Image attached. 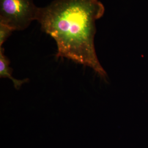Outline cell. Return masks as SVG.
<instances>
[{"instance_id":"cell-1","label":"cell","mask_w":148,"mask_h":148,"mask_svg":"<svg viewBox=\"0 0 148 148\" xmlns=\"http://www.w3.org/2000/svg\"><path fill=\"white\" fill-rule=\"evenodd\" d=\"M104 12L100 0H54L38 8L36 21L55 40L57 58L88 66L105 77L106 73L97 57L94 42L96 21Z\"/></svg>"},{"instance_id":"cell-2","label":"cell","mask_w":148,"mask_h":148,"mask_svg":"<svg viewBox=\"0 0 148 148\" xmlns=\"http://www.w3.org/2000/svg\"><path fill=\"white\" fill-rule=\"evenodd\" d=\"M38 8L34 0H0V23L23 31L36 21Z\"/></svg>"},{"instance_id":"cell-3","label":"cell","mask_w":148,"mask_h":148,"mask_svg":"<svg viewBox=\"0 0 148 148\" xmlns=\"http://www.w3.org/2000/svg\"><path fill=\"white\" fill-rule=\"evenodd\" d=\"M10 61L4 54V49L0 47V77L1 78L7 77L11 79L16 89H18L23 84L27 82L28 79L19 80L15 79L12 76V69L10 67Z\"/></svg>"},{"instance_id":"cell-4","label":"cell","mask_w":148,"mask_h":148,"mask_svg":"<svg viewBox=\"0 0 148 148\" xmlns=\"http://www.w3.org/2000/svg\"><path fill=\"white\" fill-rule=\"evenodd\" d=\"M14 31L11 27L0 23V47H2Z\"/></svg>"}]
</instances>
